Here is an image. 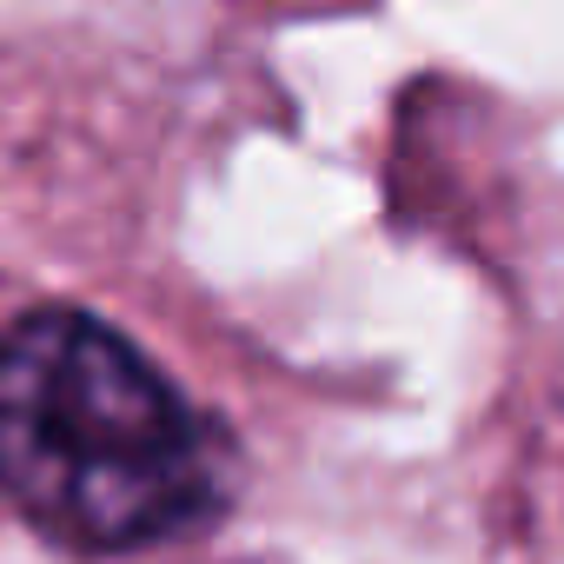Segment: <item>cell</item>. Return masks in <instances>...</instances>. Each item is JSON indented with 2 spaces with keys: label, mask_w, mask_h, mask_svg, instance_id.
I'll list each match as a JSON object with an SVG mask.
<instances>
[{
  "label": "cell",
  "mask_w": 564,
  "mask_h": 564,
  "mask_svg": "<svg viewBox=\"0 0 564 564\" xmlns=\"http://www.w3.org/2000/svg\"><path fill=\"white\" fill-rule=\"evenodd\" d=\"M232 491V438L80 306L0 326V505L74 557L160 551Z\"/></svg>",
  "instance_id": "1"
}]
</instances>
